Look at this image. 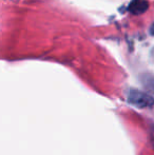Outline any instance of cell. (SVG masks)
Masks as SVG:
<instances>
[{"label":"cell","mask_w":154,"mask_h":155,"mask_svg":"<svg viewBox=\"0 0 154 155\" xmlns=\"http://www.w3.org/2000/svg\"><path fill=\"white\" fill-rule=\"evenodd\" d=\"M128 100L130 104L137 108H150L154 104L153 97L137 90H130L128 94Z\"/></svg>","instance_id":"1"},{"label":"cell","mask_w":154,"mask_h":155,"mask_svg":"<svg viewBox=\"0 0 154 155\" xmlns=\"http://www.w3.org/2000/svg\"><path fill=\"white\" fill-rule=\"evenodd\" d=\"M148 8V2L146 0H133L129 6V11L134 15H139L146 12Z\"/></svg>","instance_id":"2"},{"label":"cell","mask_w":154,"mask_h":155,"mask_svg":"<svg viewBox=\"0 0 154 155\" xmlns=\"http://www.w3.org/2000/svg\"><path fill=\"white\" fill-rule=\"evenodd\" d=\"M145 88L154 93V76H145L143 79Z\"/></svg>","instance_id":"3"},{"label":"cell","mask_w":154,"mask_h":155,"mask_svg":"<svg viewBox=\"0 0 154 155\" xmlns=\"http://www.w3.org/2000/svg\"><path fill=\"white\" fill-rule=\"evenodd\" d=\"M151 33H152V35H154V25H152V28H151Z\"/></svg>","instance_id":"4"}]
</instances>
